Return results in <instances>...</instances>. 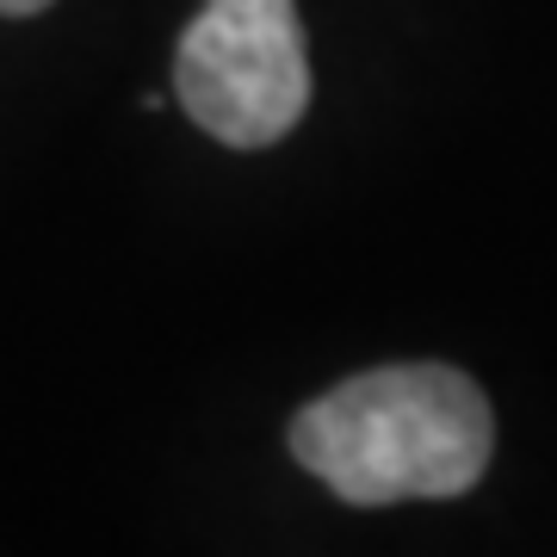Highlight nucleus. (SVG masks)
<instances>
[{"instance_id":"obj_2","label":"nucleus","mask_w":557,"mask_h":557,"mask_svg":"<svg viewBox=\"0 0 557 557\" xmlns=\"http://www.w3.org/2000/svg\"><path fill=\"white\" fill-rule=\"evenodd\" d=\"M174 94L205 137L230 149H273L310 112L298 0H205L180 32Z\"/></svg>"},{"instance_id":"obj_1","label":"nucleus","mask_w":557,"mask_h":557,"mask_svg":"<svg viewBox=\"0 0 557 557\" xmlns=\"http://www.w3.org/2000/svg\"><path fill=\"white\" fill-rule=\"evenodd\" d=\"M496 453V416L453 366H379L292 416V458L341 502L465 496Z\"/></svg>"},{"instance_id":"obj_3","label":"nucleus","mask_w":557,"mask_h":557,"mask_svg":"<svg viewBox=\"0 0 557 557\" xmlns=\"http://www.w3.org/2000/svg\"><path fill=\"white\" fill-rule=\"evenodd\" d=\"M44 7H50V0H0L7 20H25V13H44Z\"/></svg>"}]
</instances>
